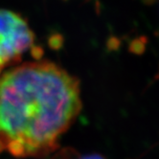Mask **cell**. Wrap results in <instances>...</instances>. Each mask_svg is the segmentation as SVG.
I'll use <instances>...</instances> for the list:
<instances>
[{
  "label": "cell",
  "instance_id": "cell-1",
  "mask_svg": "<svg viewBox=\"0 0 159 159\" xmlns=\"http://www.w3.org/2000/svg\"><path fill=\"white\" fill-rule=\"evenodd\" d=\"M82 109L78 79L48 61L27 62L0 77V152L41 157Z\"/></svg>",
  "mask_w": 159,
  "mask_h": 159
},
{
  "label": "cell",
  "instance_id": "cell-2",
  "mask_svg": "<svg viewBox=\"0 0 159 159\" xmlns=\"http://www.w3.org/2000/svg\"><path fill=\"white\" fill-rule=\"evenodd\" d=\"M35 35L28 22L12 11L0 9V73L20 61L34 47Z\"/></svg>",
  "mask_w": 159,
  "mask_h": 159
},
{
  "label": "cell",
  "instance_id": "cell-3",
  "mask_svg": "<svg viewBox=\"0 0 159 159\" xmlns=\"http://www.w3.org/2000/svg\"><path fill=\"white\" fill-rule=\"evenodd\" d=\"M52 159H105L103 156L98 154H89V155H79L72 150H66L60 152L56 157Z\"/></svg>",
  "mask_w": 159,
  "mask_h": 159
}]
</instances>
